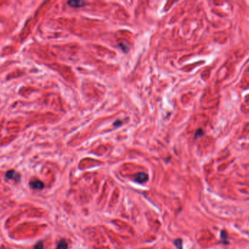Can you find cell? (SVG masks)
<instances>
[{"mask_svg":"<svg viewBox=\"0 0 249 249\" xmlns=\"http://www.w3.org/2000/svg\"><path fill=\"white\" fill-rule=\"evenodd\" d=\"M6 177L8 179L13 180L15 181H19L21 178L20 174L16 172L15 170H9L6 174Z\"/></svg>","mask_w":249,"mask_h":249,"instance_id":"1","label":"cell"},{"mask_svg":"<svg viewBox=\"0 0 249 249\" xmlns=\"http://www.w3.org/2000/svg\"><path fill=\"white\" fill-rule=\"evenodd\" d=\"M135 181H137L139 183H146V181L149 179V177L146 175V173H144V172H139V173H137L135 176Z\"/></svg>","mask_w":249,"mask_h":249,"instance_id":"2","label":"cell"},{"mask_svg":"<svg viewBox=\"0 0 249 249\" xmlns=\"http://www.w3.org/2000/svg\"><path fill=\"white\" fill-rule=\"evenodd\" d=\"M30 186L34 189H42L44 188V183L39 180H34L30 182Z\"/></svg>","mask_w":249,"mask_h":249,"instance_id":"3","label":"cell"},{"mask_svg":"<svg viewBox=\"0 0 249 249\" xmlns=\"http://www.w3.org/2000/svg\"><path fill=\"white\" fill-rule=\"evenodd\" d=\"M69 6L72 7V8H82L85 5V3L82 1H77V0H72V1H69L67 2Z\"/></svg>","mask_w":249,"mask_h":249,"instance_id":"4","label":"cell"},{"mask_svg":"<svg viewBox=\"0 0 249 249\" xmlns=\"http://www.w3.org/2000/svg\"><path fill=\"white\" fill-rule=\"evenodd\" d=\"M68 248V244H67V242L65 240H60L59 243H58V246H57V249H67Z\"/></svg>","mask_w":249,"mask_h":249,"instance_id":"5","label":"cell"},{"mask_svg":"<svg viewBox=\"0 0 249 249\" xmlns=\"http://www.w3.org/2000/svg\"><path fill=\"white\" fill-rule=\"evenodd\" d=\"M221 238H222L223 243H225V244L229 243V242L226 240V239H227V233L224 230H222V232H221Z\"/></svg>","mask_w":249,"mask_h":249,"instance_id":"6","label":"cell"},{"mask_svg":"<svg viewBox=\"0 0 249 249\" xmlns=\"http://www.w3.org/2000/svg\"><path fill=\"white\" fill-rule=\"evenodd\" d=\"M175 246L179 249H182V240L181 239H177L174 241Z\"/></svg>","mask_w":249,"mask_h":249,"instance_id":"7","label":"cell"},{"mask_svg":"<svg viewBox=\"0 0 249 249\" xmlns=\"http://www.w3.org/2000/svg\"><path fill=\"white\" fill-rule=\"evenodd\" d=\"M44 248V246H43L42 242H38L37 244L35 245L34 249H43Z\"/></svg>","mask_w":249,"mask_h":249,"instance_id":"8","label":"cell"},{"mask_svg":"<svg viewBox=\"0 0 249 249\" xmlns=\"http://www.w3.org/2000/svg\"><path fill=\"white\" fill-rule=\"evenodd\" d=\"M202 135V131L201 130V129H199L196 133V137H199V136H201Z\"/></svg>","mask_w":249,"mask_h":249,"instance_id":"9","label":"cell"}]
</instances>
